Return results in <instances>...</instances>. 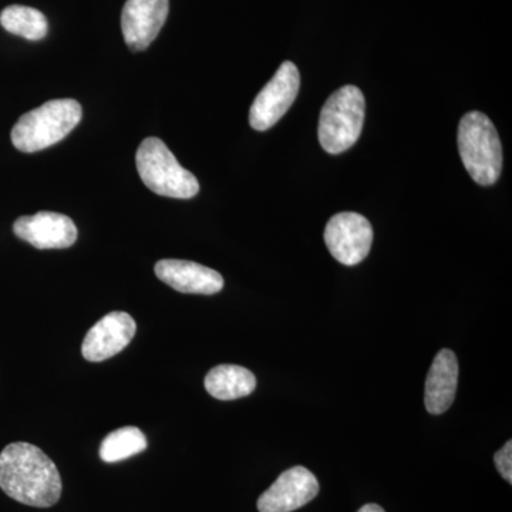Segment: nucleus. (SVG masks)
I'll return each instance as SVG.
<instances>
[{
	"mask_svg": "<svg viewBox=\"0 0 512 512\" xmlns=\"http://www.w3.org/2000/svg\"><path fill=\"white\" fill-rule=\"evenodd\" d=\"M301 87V76L295 63L284 62L278 72L256 96L251 111L249 124L256 131H266L274 127L286 111L291 109Z\"/></svg>",
	"mask_w": 512,
	"mask_h": 512,
	"instance_id": "423d86ee",
	"label": "nucleus"
},
{
	"mask_svg": "<svg viewBox=\"0 0 512 512\" xmlns=\"http://www.w3.org/2000/svg\"><path fill=\"white\" fill-rule=\"evenodd\" d=\"M0 25L12 35L25 39L42 40L49 30L46 16L40 10L29 6L12 5L0 13Z\"/></svg>",
	"mask_w": 512,
	"mask_h": 512,
	"instance_id": "2eb2a0df",
	"label": "nucleus"
},
{
	"mask_svg": "<svg viewBox=\"0 0 512 512\" xmlns=\"http://www.w3.org/2000/svg\"><path fill=\"white\" fill-rule=\"evenodd\" d=\"M458 360L451 350L443 349L434 357L426 380L424 404L427 412L443 414L456 399Z\"/></svg>",
	"mask_w": 512,
	"mask_h": 512,
	"instance_id": "ddd939ff",
	"label": "nucleus"
},
{
	"mask_svg": "<svg viewBox=\"0 0 512 512\" xmlns=\"http://www.w3.org/2000/svg\"><path fill=\"white\" fill-rule=\"evenodd\" d=\"M357 512H386V511H384L383 508L380 507V505L366 504V505H363V507L360 508V510Z\"/></svg>",
	"mask_w": 512,
	"mask_h": 512,
	"instance_id": "a211bd4d",
	"label": "nucleus"
},
{
	"mask_svg": "<svg viewBox=\"0 0 512 512\" xmlns=\"http://www.w3.org/2000/svg\"><path fill=\"white\" fill-rule=\"evenodd\" d=\"M0 488L20 504L49 508L62 497V478L39 447L19 441L0 453Z\"/></svg>",
	"mask_w": 512,
	"mask_h": 512,
	"instance_id": "f257e3e1",
	"label": "nucleus"
},
{
	"mask_svg": "<svg viewBox=\"0 0 512 512\" xmlns=\"http://www.w3.org/2000/svg\"><path fill=\"white\" fill-rule=\"evenodd\" d=\"M83 117L73 99L50 100L20 117L12 130L13 146L22 153H36L63 140Z\"/></svg>",
	"mask_w": 512,
	"mask_h": 512,
	"instance_id": "7ed1b4c3",
	"label": "nucleus"
},
{
	"mask_svg": "<svg viewBox=\"0 0 512 512\" xmlns=\"http://www.w3.org/2000/svg\"><path fill=\"white\" fill-rule=\"evenodd\" d=\"M458 151L470 177L493 185L503 170V146L493 121L480 111L467 113L458 126Z\"/></svg>",
	"mask_w": 512,
	"mask_h": 512,
	"instance_id": "f03ea898",
	"label": "nucleus"
},
{
	"mask_svg": "<svg viewBox=\"0 0 512 512\" xmlns=\"http://www.w3.org/2000/svg\"><path fill=\"white\" fill-rule=\"evenodd\" d=\"M365 96L355 86L336 90L320 113L319 141L329 154L349 150L359 140L365 123Z\"/></svg>",
	"mask_w": 512,
	"mask_h": 512,
	"instance_id": "39448f33",
	"label": "nucleus"
},
{
	"mask_svg": "<svg viewBox=\"0 0 512 512\" xmlns=\"http://www.w3.org/2000/svg\"><path fill=\"white\" fill-rule=\"evenodd\" d=\"M256 377L251 370L237 365L214 367L205 376V390L218 400H237L254 393Z\"/></svg>",
	"mask_w": 512,
	"mask_h": 512,
	"instance_id": "4468645a",
	"label": "nucleus"
},
{
	"mask_svg": "<svg viewBox=\"0 0 512 512\" xmlns=\"http://www.w3.org/2000/svg\"><path fill=\"white\" fill-rule=\"evenodd\" d=\"M168 0H127L121 12V30L133 52H143L156 40L167 20Z\"/></svg>",
	"mask_w": 512,
	"mask_h": 512,
	"instance_id": "1a4fd4ad",
	"label": "nucleus"
},
{
	"mask_svg": "<svg viewBox=\"0 0 512 512\" xmlns=\"http://www.w3.org/2000/svg\"><path fill=\"white\" fill-rule=\"evenodd\" d=\"M325 242L330 254L340 264L355 266L369 255L373 228L363 215L340 212L330 218L325 228Z\"/></svg>",
	"mask_w": 512,
	"mask_h": 512,
	"instance_id": "0eeeda50",
	"label": "nucleus"
},
{
	"mask_svg": "<svg viewBox=\"0 0 512 512\" xmlns=\"http://www.w3.org/2000/svg\"><path fill=\"white\" fill-rule=\"evenodd\" d=\"M154 271L160 281L178 292L215 295L224 288L221 274L197 262L163 259L157 262Z\"/></svg>",
	"mask_w": 512,
	"mask_h": 512,
	"instance_id": "f8f14e48",
	"label": "nucleus"
},
{
	"mask_svg": "<svg viewBox=\"0 0 512 512\" xmlns=\"http://www.w3.org/2000/svg\"><path fill=\"white\" fill-rule=\"evenodd\" d=\"M319 494V483L305 467H293L276 478L259 497V512H292L311 503Z\"/></svg>",
	"mask_w": 512,
	"mask_h": 512,
	"instance_id": "6e6552de",
	"label": "nucleus"
},
{
	"mask_svg": "<svg viewBox=\"0 0 512 512\" xmlns=\"http://www.w3.org/2000/svg\"><path fill=\"white\" fill-rule=\"evenodd\" d=\"M13 232L37 249H66L77 239V228L69 217L57 212H37L20 217Z\"/></svg>",
	"mask_w": 512,
	"mask_h": 512,
	"instance_id": "9b49d317",
	"label": "nucleus"
},
{
	"mask_svg": "<svg viewBox=\"0 0 512 512\" xmlns=\"http://www.w3.org/2000/svg\"><path fill=\"white\" fill-rule=\"evenodd\" d=\"M148 444L143 431L137 427H123L110 433L100 447L101 460L106 463H119L127 458L143 453Z\"/></svg>",
	"mask_w": 512,
	"mask_h": 512,
	"instance_id": "dca6fc26",
	"label": "nucleus"
},
{
	"mask_svg": "<svg viewBox=\"0 0 512 512\" xmlns=\"http://www.w3.org/2000/svg\"><path fill=\"white\" fill-rule=\"evenodd\" d=\"M137 325L126 312H111L100 319L83 340V357L99 363L127 348L136 335Z\"/></svg>",
	"mask_w": 512,
	"mask_h": 512,
	"instance_id": "9d476101",
	"label": "nucleus"
},
{
	"mask_svg": "<svg viewBox=\"0 0 512 512\" xmlns=\"http://www.w3.org/2000/svg\"><path fill=\"white\" fill-rule=\"evenodd\" d=\"M136 161L141 180L157 195L190 200L200 191L197 177L178 163L160 138H146L138 147Z\"/></svg>",
	"mask_w": 512,
	"mask_h": 512,
	"instance_id": "20e7f679",
	"label": "nucleus"
},
{
	"mask_svg": "<svg viewBox=\"0 0 512 512\" xmlns=\"http://www.w3.org/2000/svg\"><path fill=\"white\" fill-rule=\"evenodd\" d=\"M494 463L497 470L500 471L501 476L508 483H512V441H507L500 451H497L494 456Z\"/></svg>",
	"mask_w": 512,
	"mask_h": 512,
	"instance_id": "f3484780",
	"label": "nucleus"
}]
</instances>
